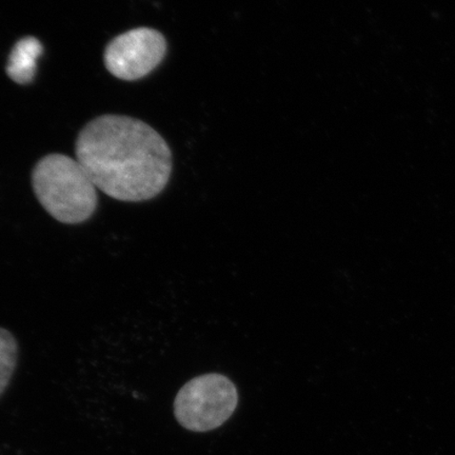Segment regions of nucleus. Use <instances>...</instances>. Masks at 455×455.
Here are the masks:
<instances>
[{"label":"nucleus","mask_w":455,"mask_h":455,"mask_svg":"<svg viewBox=\"0 0 455 455\" xmlns=\"http://www.w3.org/2000/svg\"><path fill=\"white\" fill-rule=\"evenodd\" d=\"M76 155L98 189L124 203L161 195L173 168L172 152L156 130L138 118L113 114L85 124Z\"/></svg>","instance_id":"nucleus-1"},{"label":"nucleus","mask_w":455,"mask_h":455,"mask_svg":"<svg viewBox=\"0 0 455 455\" xmlns=\"http://www.w3.org/2000/svg\"><path fill=\"white\" fill-rule=\"evenodd\" d=\"M31 181L39 204L61 224H83L98 210V188L77 159L45 156L34 166Z\"/></svg>","instance_id":"nucleus-2"},{"label":"nucleus","mask_w":455,"mask_h":455,"mask_svg":"<svg viewBox=\"0 0 455 455\" xmlns=\"http://www.w3.org/2000/svg\"><path fill=\"white\" fill-rule=\"evenodd\" d=\"M236 386L223 374L208 373L192 379L179 391L174 414L184 428L207 432L219 428L235 413Z\"/></svg>","instance_id":"nucleus-3"},{"label":"nucleus","mask_w":455,"mask_h":455,"mask_svg":"<svg viewBox=\"0 0 455 455\" xmlns=\"http://www.w3.org/2000/svg\"><path fill=\"white\" fill-rule=\"evenodd\" d=\"M166 38L156 28L140 27L113 38L107 44V70L122 81L133 82L150 74L167 54Z\"/></svg>","instance_id":"nucleus-4"},{"label":"nucleus","mask_w":455,"mask_h":455,"mask_svg":"<svg viewBox=\"0 0 455 455\" xmlns=\"http://www.w3.org/2000/svg\"><path fill=\"white\" fill-rule=\"evenodd\" d=\"M43 51V44L36 37L20 39L9 55L8 65L5 67L8 76L19 84L32 83L36 74V61Z\"/></svg>","instance_id":"nucleus-5"},{"label":"nucleus","mask_w":455,"mask_h":455,"mask_svg":"<svg viewBox=\"0 0 455 455\" xmlns=\"http://www.w3.org/2000/svg\"><path fill=\"white\" fill-rule=\"evenodd\" d=\"M19 360V343L9 330L0 327V396L12 379Z\"/></svg>","instance_id":"nucleus-6"}]
</instances>
